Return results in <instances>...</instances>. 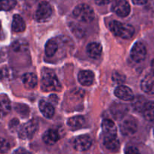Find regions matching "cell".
<instances>
[{
    "label": "cell",
    "mask_w": 154,
    "mask_h": 154,
    "mask_svg": "<svg viewBox=\"0 0 154 154\" xmlns=\"http://www.w3.org/2000/svg\"><path fill=\"white\" fill-rule=\"evenodd\" d=\"M41 88L44 91H59L61 90V85L57 75L51 69H45L42 72Z\"/></svg>",
    "instance_id": "obj_1"
},
{
    "label": "cell",
    "mask_w": 154,
    "mask_h": 154,
    "mask_svg": "<svg viewBox=\"0 0 154 154\" xmlns=\"http://www.w3.org/2000/svg\"><path fill=\"white\" fill-rule=\"evenodd\" d=\"M109 27L114 35L125 39L131 38L134 34V28L131 25L122 23L117 20L111 21Z\"/></svg>",
    "instance_id": "obj_2"
},
{
    "label": "cell",
    "mask_w": 154,
    "mask_h": 154,
    "mask_svg": "<svg viewBox=\"0 0 154 154\" xmlns=\"http://www.w3.org/2000/svg\"><path fill=\"white\" fill-rule=\"evenodd\" d=\"M74 17L79 21L89 23L94 18V12L93 8L86 4H80L77 5L73 10Z\"/></svg>",
    "instance_id": "obj_3"
},
{
    "label": "cell",
    "mask_w": 154,
    "mask_h": 154,
    "mask_svg": "<svg viewBox=\"0 0 154 154\" xmlns=\"http://www.w3.org/2000/svg\"><path fill=\"white\" fill-rule=\"evenodd\" d=\"M51 14H52V9L51 5L48 2L44 1L38 5L34 17L36 21L43 23L49 20Z\"/></svg>",
    "instance_id": "obj_4"
},
{
    "label": "cell",
    "mask_w": 154,
    "mask_h": 154,
    "mask_svg": "<svg viewBox=\"0 0 154 154\" xmlns=\"http://www.w3.org/2000/svg\"><path fill=\"white\" fill-rule=\"evenodd\" d=\"M38 124L36 119H31L23 124L19 129L18 135L21 139H29L32 137L38 129Z\"/></svg>",
    "instance_id": "obj_5"
},
{
    "label": "cell",
    "mask_w": 154,
    "mask_h": 154,
    "mask_svg": "<svg viewBox=\"0 0 154 154\" xmlns=\"http://www.w3.org/2000/svg\"><path fill=\"white\" fill-rule=\"evenodd\" d=\"M112 11L122 17H127L131 11L130 5L126 0H113L112 4Z\"/></svg>",
    "instance_id": "obj_6"
},
{
    "label": "cell",
    "mask_w": 154,
    "mask_h": 154,
    "mask_svg": "<svg viewBox=\"0 0 154 154\" xmlns=\"http://www.w3.org/2000/svg\"><path fill=\"white\" fill-rule=\"evenodd\" d=\"M146 55V49L145 45L142 42H137L131 51V57L135 62L140 63L145 59Z\"/></svg>",
    "instance_id": "obj_7"
},
{
    "label": "cell",
    "mask_w": 154,
    "mask_h": 154,
    "mask_svg": "<svg viewBox=\"0 0 154 154\" xmlns=\"http://www.w3.org/2000/svg\"><path fill=\"white\" fill-rule=\"evenodd\" d=\"M92 140L88 135H80L77 137L73 142V146L78 151H85L89 149Z\"/></svg>",
    "instance_id": "obj_8"
},
{
    "label": "cell",
    "mask_w": 154,
    "mask_h": 154,
    "mask_svg": "<svg viewBox=\"0 0 154 154\" xmlns=\"http://www.w3.org/2000/svg\"><path fill=\"white\" fill-rule=\"evenodd\" d=\"M137 124L132 118L125 119L120 125L121 132L123 135H131L137 131Z\"/></svg>",
    "instance_id": "obj_9"
},
{
    "label": "cell",
    "mask_w": 154,
    "mask_h": 154,
    "mask_svg": "<svg viewBox=\"0 0 154 154\" xmlns=\"http://www.w3.org/2000/svg\"><path fill=\"white\" fill-rule=\"evenodd\" d=\"M115 95L123 100H132L134 99V94L131 89L125 85H119L116 88Z\"/></svg>",
    "instance_id": "obj_10"
},
{
    "label": "cell",
    "mask_w": 154,
    "mask_h": 154,
    "mask_svg": "<svg viewBox=\"0 0 154 154\" xmlns=\"http://www.w3.org/2000/svg\"><path fill=\"white\" fill-rule=\"evenodd\" d=\"M101 127L104 137H112V136L117 135V128L112 120L104 119L102 122Z\"/></svg>",
    "instance_id": "obj_11"
},
{
    "label": "cell",
    "mask_w": 154,
    "mask_h": 154,
    "mask_svg": "<svg viewBox=\"0 0 154 154\" xmlns=\"http://www.w3.org/2000/svg\"><path fill=\"white\" fill-rule=\"evenodd\" d=\"M140 88L146 94H154V75H146L140 82Z\"/></svg>",
    "instance_id": "obj_12"
},
{
    "label": "cell",
    "mask_w": 154,
    "mask_h": 154,
    "mask_svg": "<svg viewBox=\"0 0 154 154\" xmlns=\"http://www.w3.org/2000/svg\"><path fill=\"white\" fill-rule=\"evenodd\" d=\"M79 82L85 86H89L94 80V74L91 70H82L78 75Z\"/></svg>",
    "instance_id": "obj_13"
},
{
    "label": "cell",
    "mask_w": 154,
    "mask_h": 154,
    "mask_svg": "<svg viewBox=\"0 0 154 154\" xmlns=\"http://www.w3.org/2000/svg\"><path fill=\"white\" fill-rule=\"evenodd\" d=\"M85 119L82 116H75L68 119L67 125L70 129L78 130L83 128L85 125Z\"/></svg>",
    "instance_id": "obj_14"
},
{
    "label": "cell",
    "mask_w": 154,
    "mask_h": 154,
    "mask_svg": "<svg viewBox=\"0 0 154 154\" xmlns=\"http://www.w3.org/2000/svg\"><path fill=\"white\" fill-rule=\"evenodd\" d=\"M87 54L93 59H97L100 57L102 52V46L97 42H91L87 46Z\"/></svg>",
    "instance_id": "obj_15"
},
{
    "label": "cell",
    "mask_w": 154,
    "mask_h": 154,
    "mask_svg": "<svg viewBox=\"0 0 154 154\" xmlns=\"http://www.w3.org/2000/svg\"><path fill=\"white\" fill-rule=\"evenodd\" d=\"M38 107H39V110L45 118L51 119L53 117L54 113V108L51 103L45 100H40L38 103Z\"/></svg>",
    "instance_id": "obj_16"
},
{
    "label": "cell",
    "mask_w": 154,
    "mask_h": 154,
    "mask_svg": "<svg viewBox=\"0 0 154 154\" xmlns=\"http://www.w3.org/2000/svg\"><path fill=\"white\" fill-rule=\"evenodd\" d=\"M22 81L26 88L32 89L36 86L38 79H37L36 75L32 72H26V73L23 74L22 76Z\"/></svg>",
    "instance_id": "obj_17"
},
{
    "label": "cell",
    "mask_w": 154,
    "mask_h": 154,
    "mask_svg": "<svg viewBox=\"0 0 154 154\" xmlns=\"http://www.w3.org/2000/svg\"><path fill=\"white\" fill-rule=\"evenodd\" d=\"M60 138L58 132L54 129H48L45 131L42 136V140L46 144L53 145Z\"/></svg>",
    "instance_id": "obj_18"
},
{
    "label": "cell",
    "mask_w": 154,
    "mask_h": 154,
    "mask_svg": "<svg viewBox=\"0 0 154 154\" xmlns=\"http://www.w3.org/2000/svg\"><path fill=\"white\" fill-rule=\"evenodd\" d=\"M12 30L15 32H21L25 30L26 28V24L22 18V17L19 14H15L13 17L12 25H11Z\"/></svg>",
    "instance_id": "obj_19"
},
{
    "label": "cell",
    "mask_w": 154,
    "mask_h": 154,
    "mask_svg": "<svg viewBox=\"0 0 154 154\" xmlns=\"http://www.w3.org/2000/svg\"><path fill=\"white\" fill-rule=\"evenodd\" d=\"M103 144L111 151H116L119 148V141L117 136L103 137Z\"/></svg>",
    "instance_id": "obj_20"
},
{
    "label": "cell",
    "mask_w": 154,
    "mask_h": 154,
    "mask_svg": "<svg viewBox=\"0 0 154 154\" xmlns=\"http://www.w3.org/2000/svg\"><path fill=\"white\" fill-rule=\"evenodd\" d=\"M143 114L145 119L149 122L154 121V102H147L143 109Z\"/></svg>",
    "instance_id": "obj_21"
},
{
    "label": "cell",
    "mask_w": 154,
    "mask_h": 154,
    "mask_svg": "<svg viewBox=\"0 0 154 154\" xmlns=\"http://www.w3.org/2000/svg\"><path fill=\"white\" fill-rule=\"evenodd\" d=\"M58 49V44L54 39H49L45 45V54L48 57H52Z\"/></svg>",
    "instance_id": "obj_22"
},
{
    "label": "cell",
    "mask_w": 154,
    "mask_h": 154,
    "mask_svg": "<svg viewBox=\"0 0 154 154\" xmlns=\"http://www.w3.org/2000/svg\"><path fill=\"white\" fill-rule=\"evenodd\" d=\"M11 103L8 100H2L0 101V118L6 116L11 111Z\"/></svg>",
    "instance_id": "obj_23"
},
{
    "label": "cell",
    "mask_w": 154,
    "mask_h": 154,
    "mask_svg": "<svg viewBox=\"0 0 154 154\" xmlns=\"http://www.w3.org/2000/svg\"><path fill=\"white\" fill-rule=\"evenodd\" d=\"M12 48L16 52H23L28 49V43L24 40H16L12 44Z\"/></svg>",
    "instance_id": "obj_24"
},
{
    "label": "cell",
    "mask_w": 154,
    "mask_h": 154,
    "mask_svg": "<svg viewBox=\"0 0 154 154\" xmlns=\"http://www.w3.org/2000/svg\"><path fill=\"white\" fill-rule=\"evenodd\" d=\"M17 5L16 0H0V11H10Z\"/></svg>",
    "instance_id": "obj_25"
},
{
    "label": "cell",
    "mask_w": 154,
    "mask_h": 154,
    "mask_svg": "<svg viewBox=\"0 0 154 154\" xmlns=\"http://www.w3.org/2000/svg\"><path fill=\"white\" fill-rule=\"evenodd\" d=\"M147 102L146 101L145 98L141 96H139V97H136L134 100V103H133V106H134V109L137 111H143V108H144L145 105Z\"/></svg>",
    "instance_id": "obj_26"
},
{
    "label": "cell",
    "mask_w": 154,
    "mask_h": 154,
    "mask_svg": "<svg viewBox=\"0 0 154 154\" xmlns=\"http://www.w3.org/2000/svg\"><path fill=\"white\" fill-rule=\"evenodd\" d=\"M112 79L115 83L122 84L125 82V76L119 72H115L112 75Z\"/></svg>",
    "instance_id": "obj_27"
},
{
    "label": "cell",
    "mask_w": 154,
    "mask_h": 154,
    "mask_svg": "<svg viewBox=\"0 0 154 154\" xmlns=\"http://www.w3.org/2000/svg\"><path fill=\"white\" fill-rule=\"evenodd\" d=\"M10 149V144L5 139L0 137V153H5Z\"/></svg>",
    "instance_id": "obj_28"
},
{
    "label": "cell",
    "mask_w": 154,
    "mask_h": 154,
    "mask_svg": "<svg viewBox=\"0 0 154 154\" xmlns=\"http://www.w3.org/2000/svg\"><path fill=\"white\" fill-rule=\"evenodd\" d=\"M125 154H140L138 149L134 146H128L125 149Z\"/></svg>",
    "instance_id": "obj_29"
},
{
    "label": "cell",
    "mask_w": 154,
    "mask_h": 154,
    "mask_svg": "<svg viewBox=\"0 0 154 154\" xmlns=\"http://www.w3.org/2000/svg\"><path fill=\"white\" fill-rule=\"evenodd\" d=\"M18 125H19V121L17 120V119H13L10 122L9 128L10 129L12 130V131H14V130H16L17 128H18Z\"/></svg>",
    "instance_id": "obj_30"
},
{
    "label": "cell",
    "mask_w": 154,
    "mask_h": 154,
    "mask_svg": "<svg viewBox=\"0 0 154 154\" xmlns=\"http://www.w3.org/2000/svg\"><path fill=\"white\" fill-rule=\"evenodd\" d=\"M95 3L98 5H107L109 2H112V0H94Z\"/></svg>",
    "instance_id": "obj_31"
},
{
    "label": "cell",
    "mask_w": 154,
    "mask_h": 154,
    "mask_svg": "<svg viewBox=\"0 0 154 154\" xmlns=\"http://www.w3.org/2000/svg\"><path fill=\"white\" fill-rule=\"evenodd\" d=\"M148 1H149V0H132L133 3H134V5H145Z\"/></svg>",
    "instance_id": "obj_32"
},
{
    "label": "cell",
    "mask_w": 154,
    "mask_h": 154,
    "mask_svg": "<svg viewBox=\"0 0 154 154\" xmlns=\"http://www.w3.org/2000/svg\"><path fill=\"white\" fill-rule=\"evenodd\" d=\"M14 154H32V153L29 152V151L26 150V149H23V148H20V149H17V150L14 152Z\"/></svg>",
    "instance_id": "obj_33"
},
{
    "label": "cell",
    "mask_w": 154,
    "mask_h": 154,
    "mask_svg": "<svg viewBox=\"0 0 154 154\" xmlns=\"http://www.w3.org/2000/svg\"><path fill=\"white\" fill-rule=\"evenodd\" d=\"M6 73H7V71L3 70V69H0V80H1L2 78H4V77L7 76Z\"/></svg>",
    "instance_id": "obj_34"
},
{
    "label": "cell",
    "mask_w": 154,
    "mask_h": 154,
    "mask_svg": "<svg viewBox=\"0 0 154 154\" xmlns=\"http://www.w3.org/2000/svg\"><path fill=\"white\" fill-rule=\"evenodd\" d=\"M151 69H152V74H153L154 75V60H152V61H151Z\"/></svg>",
    "instance_id": "obj_35"
}]
</instances>
